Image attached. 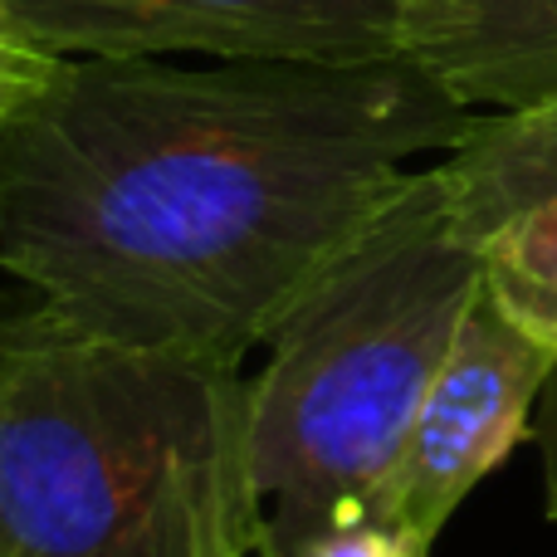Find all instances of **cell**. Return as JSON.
Instances as JSON below:
<instances>
[{"label": "cell", "instance_id": "cell-1", "mask_svg": "<svg viewBox=\"0 0 557 557\" xmlns=\"http://www.w3.org/2000/svg\"><path fill=\"white\" fill-rule=\"evenodd\" d=\"M480 123L416 59L59 54L0 123V270L94 337L240 372Z\"/></svg>", "mask_w": 557, "mask_h": 557}, {"label": "cell", "instance_id": "cell-2", "mask_svg": "<svg viewBox=\"0 0 557 557\" xmlns=\"http://www.w3.org/2000/svg\"><path fill=\"white\" fill-rule=\"evenodd\" d=\"M250 376L0 318V557H260Z\"/></svg>", "mask_w": 557, "mask_h": 557}, {"label": "cell", "instance_id": "cell-3", "mask_svg": "<svg viewBox=\"0 0 557 557\" xmlns=\"http://www.w3.org/2000/svg\"><path fill=\"white\" fill-rule=\"evenodd\" d=\"M484 288L441 166L411 172L298 294L250 376V484L264 539L386 513L421 401Z\"/></svg>", "mask_w": 557, "mask_h": 557}, {"label": "cell", "instance_id": "cell-4", "mask_svg": "<svg viewBox=\"0 0 557 557\" xmlns=\"http://www.w3.org/2000/svg\"><path fill=\"white\" fill-rule=\"evenodd\" d=\"M0 25L49 54L396 59L392 0H0Z\"/></svg>", "mask_w": 557, "mask_h": 557}, {"label": "cell", "instance_id": "cell-5", "mask_svg": "<svg viewBox=\"0 0 557 557\" xmlns=\"http://www.w3.org/2000/svg\"><path fill=\"white\" fill-rule=\"evenodd\" d=\"M553 367L557 347L529 333L484 284L406 435L386 490V519L435 548L474 484L523 441Z\"/></svg>", "mask_w": 557, "mask_h": 557}, {"label": "cell", "instance_id": "cell-6", "mask_svg": "<svg viewBox=\"0 0 557 557\" xmlns=\"http://www.w3.org/2000/svg\"><path fill=\"white\" fill-rule=\"evenodd\" d=\"M401 54L460 103L513 113L557 94V0H392Z\"/></svg>", "mask_w": 557, "mask_h": 557}, {"label": "cell", "instance_id": "cell-7", "mask_svg": "<svg viewBox=\"0 0 557 557\" xmlns=\"http://www.w3.org/2000/svg\"><path fill=\"white\" fill-rule=\"evenodd\" d=\"M435 166L474 245L533 206H557V94L513 113H480L470 137Z\"/></svg>", "mask_w": 557, "mask_h": 557}, {"label": "cell", "instance_id": "cell-8", "mask_svg": "<svg viewBox=\"0 0 557 557\" xmlns=\"http://www.w3.org/2000/svg\"><path fill=\"white\" fill-rule=\"evenodd\" d=\"M484 284L529 333L557 347V206H533L480 240Z\"/></svg>", "mask_w": 557, "mask_h": 557}, {"label": "cell", "instance_id": "cell-9", "mask_svg": "<svg viewBox=\"0 0 557 557\" xmlns=\"http://www.w3.org/2000/svg\"><path fill=\"white\" fill-rule=\"evenodd\" d=\"M264 557H431V548L386 513H343L264 539Z\"/></svg>", "mask_w": 557, "mask_h": 557}, {"label": "cell", "instance_id": "cell-10", "mask_svg": "<svg viewBox=\"0 0 557 557\" xmlns=\"http://www.w3.org/2000/svg\"><path fill=\"white\" fill-rule=\"evenodd\" d=\"M54 59L59 54L29 45V39H20L15 29L0 25V123H5V117L15 113L39 84H45V74L54 69Z\"/></svg>", "mask_w": 557, "mask_h": 557}, {"label": "cell", "instance_id": "cell-11", "mask_svg": "<svg viewBox=\"0 0 557 557\" xmlns=\"http://www.w3.org/2000/svg\"><path fill=\"white\" fill-rule=\"evenodd\" d=\"M539 445H543V484H548V519H557V367L539 396Z\"/></svg>", "mask_w": 557, "mask_h": 557}, {"label": "cell", "instance_id": "cell-12", "mask_svg": "<svg viewBox=\"0 0 557 557\" xmlns=\"http://www.w3.org/2000/svg\"><path fill=\"white\" fill-rule=\"evenodd\" d=\"M260 557H264V553H260Z\"/></svg>", "mask_w": 557, "mask_h": 557}]
</instances>
